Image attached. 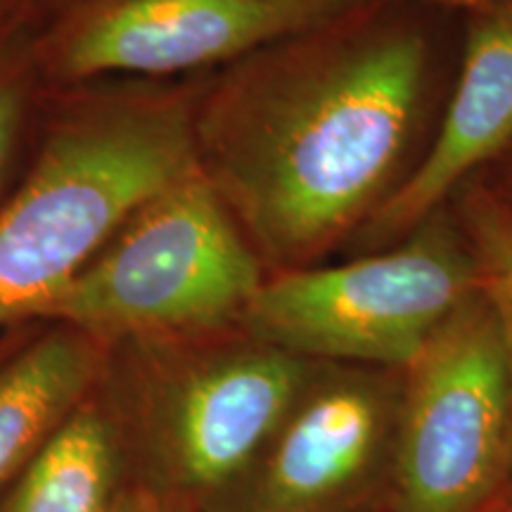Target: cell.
Wrapping results in <instances>:
<instances>
[{"label": "cell", "instance_id": "277c9868", "mask_svg": "<svg viewBox=\"0 0 512 512\" xmlns=\"http://www.w3.org/2000/svg\"><path fill=\"white\" fill-rule=\"evenodd\" d=\"M264 285L254 254L202 166L119 230L46 320L102 344L221 335Z\"/></svg>", "mask_w": 512, "mask_h": 512}, {"label": "cell", "instance_id": "5b68a950", "mask_svg": "<svg viewBox=\"0 0 512 512\" xmlns=\"http://www.w3.org/2000/svg\"><path fill=\"white\" fill-rule=\"evenodd\" d=\"M408 370L394 512H482L512 465V377L498 320L479 290Z\"/></svg>", "mask_w": 512, "mask_h": 512}, {"label": "cell", "instance_id": "ba28073f", "mask_svg": "<svg viewBox=\"0 0 512 512\" xmlns=\"http://www.w3.org/2000/svg\"><path fill=\"white\" fill-rule=\"evenodd\" d=\"M389 413L375 387L309 384L221 512H351L387 453Z\"/></svg>", "mask_w": 512, "mask_h": 512}, {"label": "cell", "instance_id": "7a4b0ae2", "mask_svg": "<svg viewBox=\"0 0 512 512\" xmlns=\"http://www.w3.org/2000/svg\"><path fill=\"white\" fill-rule=\"evenodd\" d=\"M107 344L95 394L128 489L221 512L313 375L311 361L245 335Z\"/></svg>", "mask_w": 512, "mask_h": 512}, {"label": "cell", "instance_id": "2e32d148", "mask_svg": "<svg viewBox=\"0 0 512 512\" xmlns=\"http://www.w3.org/2000/svg\"><path fill=\"white\" fill-rule=\"evenodd\" d=\"M8 344H10V339H3V342H0V354H3V351H5V347H8Z\"/></svg>", "mask_w": 512, "mask_h": 512}, {"label": "cell", "instance_id": "5bb4252c", "mask_svg": "<svg viewBox=\"0 0 512 512\" xmlns=\"http://www.w3.org/2000/svg\"><path fill=\"white\" fill-rule=\"evenodd\" d=\"M114 512H188V510L166 503L157 496L143 494V491H138V489H126L124 496L119 498Z\"/></svg>", "mask_w": 512, "mask_h": 512}, {"label": "cell", "instance_id": "8992f818", "mask_svg": "<svg viewBox=\"0 0 512 512\" xmlns=\"http://www.w3.org/2000/svg\"><path fill=\"white\" fill-rule=\"evenodd\" d=\"M475 292V264L446 240L425 235L370 259L264 280L240 328L306 361L411 368Z\"/></svg>", "mask_w": 512, "mask_h": 512}, {"label": "cell", "instance_id": "7c38bea8", "mask_svg": "<svg viewBox=\"0 0 512 512\" xmlns=\"http://www.w3.org/2000/svg\"><path fill=\"white\" fill-rule=\"evenodd\" d=\"M467 226L475 242L477 290L498 320L512 377V211L491 197H472Z\"/></svg>", "mask_w": 512, "mask_h": 512}, {"label": "cell", "instance_id": "6da1fadb", "mask_svg": "<svg viewBox=\"0 0 512 512\" xmlns=\"http://www.w3.org/2000/svg\"><path fill=\"white\" fill-rule=\"evenodd\" d=\"M422 74L420 38L387 34L278 76L221 126L211 183L266 252H316L392 174Z\"/></svg>", "mask_w": 512, "mask_h": 512}, {"label": "cell", "instance_id": "9c48e42d", "mask_svg": "<svg viewBox=\"0 0 512 512\" xmlns=\"http://www.w3.org/2000/svg\"><path fill=\"white\" fill-rule=\"evenodd\" d=\"M463 76L430 155L377 209L373 235H394L425 219L456 183L512 140V0L477 5Z\"/></svg>", "mask_w": 512, "mask_h": 512}, {"label": "cell", "instance_id": "9a60e30c", "mask_svg": "<svg viewBox=\"0 0 512 512\" xmlns=\"http://www.w3.org/2000/svg\"><path fill=\"white\" fill-rule=\"evenodd\" d=\"M422 3H437V5H465V8H477L486 0H422Z\"/></svg>", "mask_w": 512, "mask_h": 512}, {"label": "cell", "instance_id": "8fae6325", "mask_svg": "<svg viewBox=\"0 0 512 512\" xmlns=\"http://www.w3.org/2000/svg\"><path fill=\"white\" fill-rule=\"evenodd\" d=\"M126 489L117 434L93 389L34 463L0 494V512H114Z\"/></svg>", "mask_w": 512, "mask_h": 512}, {"label": "cell", "instance_id": "52a82bcc", "mask_svg": "<svg viewBox=\"0 0 512 512\" xmlns=\"http://www.w3.org/2000/svg\"><path fill=\"white\" fill-rule=\"evenodd\" d=\"M363 0H105L62 53L74 79L174 74L230 60L342 17Z\"/></svg>", "mask_w": 512, "mask_h": 512}, {"label": "cell", "instance_id": "3957f363", "mask_svg": "<svg viewBox=\"0 0 512 512\" xmlns=\"http://www.w3.org/2000/svg\"><path fill=\"white\" fill-rule=\"evenodd\" d=\"M197 169L188 119L174 107L95 114L57 133L0 209V332L46 320L107 242Z\"/></svg>", "mask_w": 512, "mask_h": 512}, {"label": "cell", "instance_id": "4fadbf2b", "mask_svg": "<svg viewBox=\"0 0 512 512\" xmlns=\"http://www.w3.org/2000/svg\"><path fill=\"white\" fill-rule=\"evenodd\" d=\"M24 119V88L17 76L0 69V181L8 171L12 150H15L19 128Z\"/></svg>", "mask_w": 512, "mask_h": 512}, {"label": "cell", "instance_id": "30bf717a", "mask_svg": "<svg viewBox=\"0 0 512 512\" xmlns=\"http://www.w3.org/2000/svg\"><path fill=\"white\" fill-rule=\"evenodd\" d=\"M107 344L53 323L0 354V494L98 387Z\"/></svg>", "mask_w": 512, "mask_h": 512}]
</instances>
